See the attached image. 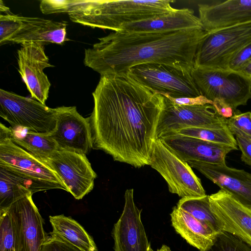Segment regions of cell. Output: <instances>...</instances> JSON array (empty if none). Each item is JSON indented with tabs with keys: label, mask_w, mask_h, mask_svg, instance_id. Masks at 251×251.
Here are the masks:
<instances>
[{
	"label": "cell",
	"mask_w": 251,
	"mask_h": 251,
	"mask_svg": "<svg viewBox=\"0 0 251 251\" xmlns=\"http://www.w3.org/2000/svg\"><path fill=\"white\" fill-rule=\"evenodd\" d=\"M92 95L93 149L135 168L150 165L164 97L127 73L101 76Z\"/></svg>",
	"instance_id": "1"
},
{
	"label": "cell",
	"mask_w": 251,
	"mask_h": 251,
	"mask_svg": "<svg viewBox=\"0 0 251 251\" xmlns=\"http://www.w3.org/2000/svg\"><path fill=\"white\" fill-rule=\"evenodd\" d=\"M203 29L165 32L114 31L85 50L84 64L101 76L126 73L137 65H168L192 72Z\"/></svg>",
	"instance_id": "2"
},
{
	"label": "cell",
	"mask_w": 251,
	"mask_h": 251,
	"mask_svg": "<svg viewBox=\"0 0 251 251\" xmlns=\"http://www.w3.org/2000/svg\"><path fill=\"white\" fill-rule=\"evenodd\" d=\"M174 0H75L70 20L92 27L117 31L123 25L145 21L175 11Z\"/></svg>",
	"instance_id": "3"
},
{
	"label": "cell",
	"mask_w": 251,
	"mask_h": 251,
	"mask_svg": "<svg viewBox=\"0 0 251 251\" xmlns=\"http://www.w3.org/2000/svg\"><path fill=\"white\" fill-rule=\"evenodd\" d=\"M251 43V21L207 32L195 55L194 67L228 69L232 59Z\"/></svg>",
	"instance_id": "4"
},
{
	"label": "cell",
	"mask_w": 251,
	"mask_h": 251,
	"mask_svg": "<svg viewBox=\"0 0 251 251\" xmlns=\"http://www.w3.org/2000/svg\"><path fill=\"white\" fill-rule=\"evenodd\" d=\"M191 75L201 95L212 102L221 101L235 111L251 99V79L239 72L194 67Z\"/></svg>",
	"instance_id": "5"
},
{
	"label": "cell",
	"mask_w": 251,
	"mask_h": 251,
	"mask_svg": "<svg viewBox=\"0 0 251 251\" xmlns=\"http://www.w3.org/2000/svg\"><path fill=\"white\" fill-rule=\"evenodd\" d=\"M57 108L47 106L33 98L0 89V116L11 127L50 135L55 129Z\"/></svg>",
	"instance_id": "6"
},
{
	"label": "cell",
	"mask_w": 251,
	"mask_h": 251,
	"mask_svg": "<svg viewBox=\"0 0 251 251\" xmlns=\"http://www.w3.org/2000/svg\"><path fill=\"white\" fill-rule=\"evenodd\" d=\"M150 166L166 181L169 191L182 198L206 196L200 178L189 164L157 139L153 146Z\"/></svg>",
	"instance_id": "7"
},
{
	"label": "cell",
	"mask_w": 251,
	"mask_h": 251,
	"mask_svg": "<svg viewBox=\"0 0 251 251\" xmlns=\"http://www.w3.org/2000/svg\"><path fill=\"white\" fill-rule=\"evenodd\" d=\"M191 72L168 65L147 63L134 66L127 73L143 85L161 95L178 98L201 95Z\"/></svg>",
	"instance_id": "8"
},
{
	"label": "cell",
	"mask_w": 251,
	"mask_h": 251,
	"mask_svg": "<svg viewBox=\"0 0 251 251\" xmlns=\"http://www.w3.org/2000/svg\"><path fill=\"white\" fill-rule=\"evenodd\" d=\"M163 97L164 104L156 131L157 139L183 128H222L227 126V119L221 116L212 104L178 105Z\"/></svg>",
	"instance_id": "9"
},
{
	"label": "cell",
	"mask_w": 251,
	"mask_h": 251,
	"mask_svg": "<svg viewBox=\"0 0 251 251\" xmlns=\"http://www.w3.org/2000/svg\"><path fill=\"white\" fill-rule=\"evenodd\" d=\"M43 160L56 173L75 199H82L93 190L97 176L86 154L57 150Z\"/></svg>",
	"instance_id": "10"
},
{
	"label": "cell",
	"mask_w": 251,
	"mask_h": 251,
	"mask_svg": "<svg viewBox=\"0 0 251 251\" xmlns=\"http://www.w3.org/2000/svg\"><path fill=\"white\" fill-rule=\"evenodd\" d=\"M56 108V128L50 136L56 142L58 150L86 155L93 149L89 118L82 117L75 106Z\"/></svg>",
	"instance_id": "11"
},
{
	"label": "cell",
	"mask_w": 251,
	"mask_h": 251,
	"mask_svg": "<svg viewBox=\"0 0 251 251\" xmlns=\"http://www.w3.org/2000/svg\"><path fill=\"white\" fill-rule=\"evenodd\" d=\"M20 73L32 98L45 105L51 84L44 69L54 67L49 63L44 44L29 43L22 44L17 50Z\"/></svg>",
	"instance_id": "12"
},
{
	"label": "cell",
	"mask_w": 251,
	"mask_h": 251,
	"mask_svg": "<svg viewBox=\"0 0 251 251\" xmlns=\"http://www.w3.org/2000/svg\"><path fill=\"white\" fill-rule=\"evenodd\" d=\"M125 205L114 225L112 237L115 251H150L151 247L141 219L142 209L136 205L133 189L126 191Z\"/></svg>",
	"instance_id": "13"
},
{
	"label": "cell",
	"mask_w": 251,
	"mask_h": 251,
	"mask_svg": "<svg viewBox=\"0 0 251 251\" xmlns=\"http://www.w3.org/2000/svg\"><path fill=\"white\" fill-rule=\"evenodd\" d=\"M209 200L222 230L238 237L251 247V209L221 189L209 195Z\"/></svg>",
	"instance_id": "14"
},
{
	"label": "cell",
	"mask_w": 251,
	"mask_h": 251,
	"mask_svg": "<svg viewBox=\"0 0 251 251\" xmlns=\"http://www.w3.org/2000/svg\"><path fill=\"white\" fill-rule=\"evenodd\" d=\"M0 167L30 178L61 184L68 192L58 175L44 160L8 137L0 138Z\"/></svg>",
	"instance_id": "15"
},
{
	"label": "cell",
	"mask_w": 251,
	"mask_h": 251,
	"mask_svg": "<svg viewBox=\"0 0 251 251\" xmlns=\"http://www.w3.org/2000/svg\"><path fill=\"white\" fill-rule=\"evenodd\" d=\"M244 206L251 209V174L228 167L226 163L187 162Z\"/></svg>",
	"instance_id": "16"
},
{
	"label": "cell",
	"mask_w": 251,
	"mask_h": 251,
	"mask_svg": "<svg viewBox=\"0 0 251 251\" xmlns=\"http://www.w3.org/2000/svg\"><path fill=\"white\" fill-rule=\"evenodd\" d=\"M32 196L26 195L9 207L18 224L19 251H41L42 244L48 237L44 228V220Z\"/></svg>",
	"instance_id": "17"
},
{
	"label": "cell",
	"mask_w": 251,
	"mask_h": 251,
	"mask_svg": "<svg viewBox=\"0 0 251 251\" xmlns=\"http://www.w3.org/2000/svg\"><path fill=\"white\" fill-rule=\"evenodd\" d=\"M164 143L184 161L204 163H226V155L234 148L178 134L161 138Z\"/></svg>",
	"instance_id": "18"
},
{
	"label": "cell",
	"mask_w": 251,
	"mask_h": 251,
	"mask_svg": "<svg viewBox=\"0 0 251 251\" xmlns=\"http://www.w3.org/2000/svg\"><path fill=\"white\" fill-rule=\"evenodd\" d=\"M199 18L206 32L251 21V0H227L198 4Z\"/></svg>",
	"instance_id": "19"
},
{
	"label": "cell",
	"mask_w": 251,
	"mask_h": 251,
	"mask_svg": "<svg viewBox=\"0 0 251 251\" xmlns=\"http://www.w3.org/2000/svg\"><path fill=\"white\" fill-rule=\"evenodd\" d=\"M203 29L199 17L189 8L176 9L172 12L145 21L122 25L117 31L124 32H165Z\"/></svg>",
	"instance_id": "20"
},
{
	"label": "cell",
	"mask_w": 251,
	"mask_h": 251,
	"mask_svg": "<svg viewBox=\"0 0 251 251\" xmlns=\"http://www.w3.org/2000/svg\"><path fill=\"white\" fill-rule=\"evenodd\" d=\"M54 189L67 191L61 184L30 178L0 167V209L8 208L26 195Z\"/></svg>",
	"instance_id": "21"
},
{
	"label": "cell",
	"mask_w": 251,
	"mask_h": 251,
	"mask_svg": "<svg viewBox=\"0 0 251 251\" xmlns=\"http://www.w3.org/2000/svg\"><path fill=\"white\" fill-rule=\"evenodd\" d=\"M67 25L63 22L23 16L20 28L9 42L21 45L29 43L62 45L69 40L67 37Z\"/></svg>",
	"instance_id": "22"
},
{
	"label": "cell",
	"mask_w": 251,
	"mask_h": 251,
	"mask_svg": "<svg viewBox=\"0 0 251 251\" xmlns=\"http://www.w3.org/2000/svg\"><path fill=\"white\" fill-rule=\"evenodd\" d=\"M170 215L176 231L189 244L200 251L208 247L219 233L177 206L173 207Z\"/></svg>",
	"instance_id": "23"
},
{
	"label": "cell",
	"mask_w": 251,
	"mask_h": 251,
	"mask_svg": "<svg viewBox=\"0 0 251 251\" xmlns=\"http://www.w3.org/2000/svg\"><path fill=\"white\" fill-rule=\"evenodd\" d=\"M52 234L59 236L81 251H98L92 237L82 226L64 215L50 216Z\"/></svg>",
	"instance_id": "24"
},
{
	"label": "cell",
	"mask_w": 251,
	"mask_h": 251,
	"mask_svg": "<svg viewBox=\"0 0 251 251\" xmlns=\"http://www.w3.org/2000/svg\"><path fill=\"white\" fill-rule=\"evenodd\" d=\"M7 137L13 143L42 159L58 150L57 145L48 135L38 134L21 127H8Z\"/></svg>",
	"instance_id": "25"
},
{
	"label": "cell",
	"mask_w": 251,
	"mask_h": 251,
	"mask_svg": "<svg viewBox=\"0 0 251 251\" xmlns=\"http://www.w3.org/2000/svg\"><path fill=\"white\" fill-rule=\"evenodd\" d=\"M176 206L209 226L218 233L222 231L219 222L210 209L208 195L198 198H181Z\"/></svg>",
	"instance_id": "26"
},
{
	"label": "cell",
	"mask_w": 251,
	"mask_h": 251,
	"mask_svg": "<svg viewBox=\"0 0 251 251\" xmlns=\"http://www.w3.org/2000/svg\"><path fill=\"white\" fill-rule=\"evenodd\" d=\"M18 224L9 207L0 209V251H19Z\"/></svg>",
	"instance_id": "27"
},
{
	"label": "cell",
	"mask_w": 251,
	"mask_h": 251,
	"mask_svg": "<svg viewBox=\"0 0 251 251\" xmlns=\"http://www.w3.org/2000/svg\"><path fill=\"white\" fill-rule=\"evenodd\" d=\"M175 134L226 145L238 150L236 139L227 126L222 128H186L179 130Z\"/></svg>",
	"instance_id": "28"
},
{
	"label": "cell",
	"mask_w": 251,
	"mask_h": 251,
	"mask_svg": "<svg viewBox=\"0 0 251 251\" xmlns=\"http://www.w3.org/2000/svg\"><path fill=\"white\" fill-rule=\"evenodd\" d=\"M200 251H251V247L238 237L222 230L208 247Z\"/></svg>",
	"instance_id": "29"
},
{
	"label": "cell",
	"mask_w": 251,
	"mask_h": 251,
	"mask_svg": "<svg viewBox=\"0 0 251 251\" xmlns=\"http://www.w3.org/2000/svg\"><path fill=\"white\" fill-rule=\"evenodd\" d=\"M23 16L11 12L0 15V45L9 42L20 28Z\"/></svg>",
	"instance_id": "30"
},
{
	"label": "cell",
	"mask_w": 251,
	"mask_h": 251,
	"mask_svg": "<svg viewBox=\"0 0 251 251\" xmlns=\"http://www.w3.org/2000/svg\"><path fill=\"white\" fill-rule=\"evenodd\" d=\"M236 137L237 146L242 154L241 159L245 163L251 166V138L247 134L237 128L227 126Z\"/></svg>",
	"instance_id": "31"
},
{
	"label": "cell",
	"mask_w": 251,
	"mask_h": 251,
	"mask_svg": "<svg viewBox=\"0 0 251 251\" xmlns=\"http://www.w3.org/2000/svg\"><path fill=\"white\" fill-rule=\"evenodd\" d=\"M227 126L237 128L251 138V111L240 113L234 111L233 116L227 119Z\"/></svg>",
	"instance_id": "32"
},
{
	"label": "cell",
	"mask_w": 251,
	"mask_h": 251,
	"mask_svg": "<svg viewBox=\"0 0 251 251\" xmlns=\"http://www.w3.org/2000/svg\"><path fill=\"white\" fill-rule=\"evenodd\" d=\"M41 246V251H81L68 242L50 233Z\"/></svg>",
	"instance_id": "33"
},
{
	"label": "cell",
	"mask_w": 251,
	"mask_h": 251,
	"mask_svg": "<svg viewBox=\"0 0 251 251\" xmlns=\"http://www.w3.org/2000/svg\"><path fill=\"white\" fill-rule=\"evenodd\" d=\"M251 60V43L242 49L230 61L228 69L239 72Z\"/></svg>",
	"instance_id": "34"
},
{
	"label": "cell",
	"mask_w": 251,
	"mask_h": 251,
	"mask_svg": "<svg viewBox=\"0 0 251 251\" xmlns=\"http://www.w3.org/2000/svg\"><path fill=\"white\" fill-rule=\"evenodd\" d=\"M169 99L172 102L184 105H203L210 104L213 105V102L207 99L202 95L197 97H183L178 98H172L167 95H162Z\"/></svg>",
	"instance_id": "35"
},
{
	"label": "cell",
	"mask_w": 251,
	"mask_h": 251,
	"mask_svg": "<svg viewBox=\"0 0 251 251\" xmlns=\"http://www.w3.org/2000/svg\"><path fill=\"white\" fill-rule=\"evenodd\" d=\"M213 105L217 112L222 117L228 119L232 117L234 110L223 102L216 100L213 102Z\"/></svg>",
	"instance_id": "36"
},
{
	"label": "cell",
	"mask_w": 251,
	"mask_h": 251,
	"mask_svg": "<svg viewBox=\"0 0 251 251\" xmlns=\"http://www.w3.org/2000/svg\"><path fill=\"white\" fill-rule=\"evenodd\" d=\"M239 72L251 79V60L241 69Z\"/></svg>",
	"instance_id": "37"
},
{
	"label": "cell",
	"mask_w": 251,
	"mask_h": 251,
	"mask_svg": "<svg viewBox=\"0 0 251 251\" xmlns=\"http://www.w3.org/2000/svg\"><path fill=\"white\" fill-rule=\"evenodd\" d=\"M0 11L1 12H4L5 14L11 12L9 8L5 5L1 0H0Z\"/></svg>",
	"instance_id": "38"
},
{
	"label": "cell",
	"mask_w": 251,
	"mask_h": 251,
	"mask_svg": "<svg viewBox=\"0 0 251 251\" xmlns=\"http://www.w3.org/2000/svg\"><path fill=\"white\" fill-rule=\"evenodd\" d=\"M150 251H172L171 249L165 245H163L160 249H158L156 251H153L151 249Z\"/></svg>",
	"instance_id": "39"
}]
</instances>
